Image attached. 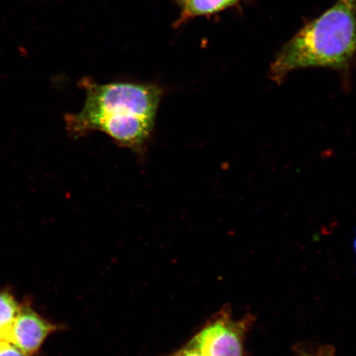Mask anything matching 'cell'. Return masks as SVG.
<instances>
[{
    "label": "cell",
    "instance_id": "1",
    "mask_svg": "<svg viewBox=\"0 0 356 356\" xmlns=\"http://www.w3.org/2000/svg\"><path fill=\"white\" fill-rule=\"evenodd\" d=\"M86 99L79 113L66 114V131L73 139L91 131L108 135L119 145L144 153L154 129L156 115L163 95L154 84L117 82L80 83Z\"/></svg>",
    "mask_w": 356,
    "mask_h": 356
},
{
    "label": "cell",
    "instance_id": "2",
    "mask_svg": "<svg viewBox=\"0 0 356 356\" xmlns=\"http://www.w3.org/2000/svg\"><path fill=\"white\" fill-rule=\"evenodd\" d=\"M356 8L339 0L282 47L270 67V79L282 83L293 70L324 67L346 74L356 55Z\"/></svg>",
    "mask_w": 356,
    "mask_h": 356
},
{
    "label": "cell",
    "instance_id": "3",
    "mask_svg": "<svg viewBox=\"0 0 356 356\" xmlns=\"http://www.w3.org/2000/svg\"><path fill=\"white\" fill-rule=\"evenodd\" d=\"M254 321L255 317L251 314L235 320L230 307L224 306L186 345L204 356H245V337Z\"/></svg>",
    "mask_w": 356,
    "mask_h": 356
},
{
    "label": "cell",
    "instance_id": "4",
    "mask_svg": "<svg viewBox=\"0 0 356 356\" xmlns=\"http://www.w3.org/2000/svg\"><path fill=\"white\" fill-rule=\"evenodd\" d=\"M59 325L52 323L31 308L29 302H22L13 323L8 341L28 356L39 353L47 337L59 331Z\"/></svg>",
    "mask_w": 356,
    "mask_h": 356
},
{
    "label": "cell",
    "instance_id": "5",
    "mask_svg": "<svg viewBox=\"0 0 356 356\" xmlns=\"http://www.w3.org/2000/svg\"><path fill=\"white\" fill-rule=\"evenodd\" d=\"M239 0H188L184 3V10L181 13L179 22L191 17L213 15L234 6Z\"/></svg>",
    "mask_w": 356,
    "mask_h": 356
},
{
    "label": "cell",
    "instance_id": "6",
    "mask_svg": "<svg viewBox=\"0 0 356 356\" xmlns=\"http://www.w3.org/2000/svg\"><path fill=\"white\" fill-rule=\"evenodd\" d=\"M21 308L15 296L8 291H0V341H8L13 322Z\"/></svg>",
    "mask_w": 356,
    "mask_h": 356
},
{
    "label": "cell",
    "instance_id": "7",
    "mask_svg": "<svg viewBox=\"0 0 356 356\" xmlns=\"http://www.w3.org/2000/svg\"><path fill=\"white\" fill-rule=\"evenodd\" d=\"M297 356H335V348L333 346L326 345L319 347L315 350H307L304 347H296Z\"/></svg>",
    "mask_w": 356,
    "mask_h": 356
},
{
    "label": "cell",
    "instance_id": "8",
    "mask_svg": "<svg viewBox=\"0 0 356 356\" xmlns=\"http://www.w3.org/2000/svg\"><path fill=\"white\" fill-rule=\"evenodd\" d=\"M0 356H28L8 341H0Z\"/></svg>",
    "mask_w": 356,
    "mask_h": 356
},
{
    "label": "cell",
    "instance_id": "9",
    "mask_svg": "<svg viewBox=\"0 0 356 356\" xmlns=\"http://www.w3.org/2000/svg\"><path fill=\"white\" fill-rule=\"evenodd\" d=\"M164 356H204L202 353H200L197 349L193 348L188 345H186L182 348L175 351L172 354H169Z\"/></svg>",
    "mask_w": 356,
    "mask_h": 356
},
{
    "label": "cell",
    "instance_id": "10",
    "mask_svg": "<svg viewBox=\"0 0 356 356\" xmlns=\"http://www.w3.org/2000/svg\"><path fill=\"white\" fill-rule=\"evenodd\" d=\"M342 1H344L356 8V0H342Z\"/></svg>",
    "mask_w": 356,
    "mask_h": 356
},
{
    "label": "cell",
    "instance_id": "11",
    "mask_svg": "<svg viewBox=\"0 0 356 356\" xmlns=\"http://www.w3.org/2000/svg\"><path fill=\"white\" fill-rule=\"evenodd\" d=\"M180 1L185 3L186 1H188V0H180Z\"/></svg>",
    "mask_w": 356,
    "mask_h": 356
}]
</instances>
